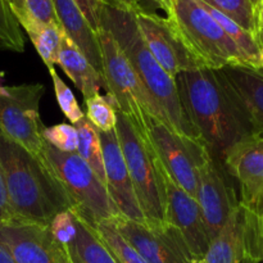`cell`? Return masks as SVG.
I'll list each match as a JSON object with an SVG mask.
<instances>
[{
	"label": "cell",
	"mask_w": 263,
	"mask_h": 263,
	"mask_svg": "<svg viewBox=\"0 0 263 263\" xmlns=\"http://www.w3.org/2000/svg\"><path fill=\"white\" fill-rule=\"evenodd\" d=\"M184 112L215 158L222 162L231 146L251 128L217 69L199 68L176 76Z\"/></svg>",
	"instance_id": "obj_1"
},
{
	"label": "cell",
	"mask_w": 263,
	"mask_h": 263,
	"mask_svg": "<svg viewBox=\"0 0 263 263\" xmlns=\"http://www.w3.org/2000/svg\"><path fill=\"white\" fill-rule=\"evenodd\" d=\"M0 163L15 222L49 225L71 202L43 157H35L0 130Z\"/></svg>",
	"instance_id": "obj_2"
},
{
	"label": "cell",
	"mask_w": 263,
	"mask_h": 263,
	"mask_svg": "<svg viewBox=\"0 0 263 263\" xmlns=\"http://www.w3.org/2000/svg\"><path fill=\"white\" fill-rule=\"evenodd\" d=\"M100 26L107 28L117 41L141 84L163 112L167 125L179 135L203 143L197 128L185 115L177 91L176 79L170 76L149 51L139 30L135 12L104 4Z\"/></svg>",
	"instance_id": "obj_3"
},
{
	"label": "cell",
	"mask_w": 263,
	"mask_h": 263,
	"mask_svg": "<svg viewBox=\"0 0 263 263\" xmlns=\"http://www.w3.org/2000/svg\"><path fill=\"white\" fill-rule=\"evenodd\" d=\"M116 134L144 218L151 223H166L161 162L143 127L135 118L117 112Z\"/></svg>",
	"instance_id": "obj_4"
},
{
	"label": "cell",
	"mask_w": 263,
	"mask_h": 263,
	"mask_svg": "<svg viewBox=\"0 0 263 263\" xmlns=\"http://www.w3.org/2000/svg\"><path fill=\"white\" fill-rule=\"evenodd\" d=\"M166 18L203 68L220 69L231 64L246 66L238 46L199 0H172Z\"/></svg>",
	"instance_id": "obj_5"
},
{
	"label": "cell",
	"mask_w": 263,
	"mask_h": 263,
	"mask_svg": "<svg viewBox=\"0 0 263 263\" xmlns=\"http://www.w3.org/2000/svg\"><path fill=\"white\" fill-rule=\"evenodd\" d=\"M41 157L71 202V210L95 228L121 215L107 187L77 153H62L44 141Z\"/></svg>",
	"instance_id": "obj_6"
},
{
	"label": "cell",
	"mask_w": 263,
	"mask_h": 263,
	"mask_svg": "<svg viewBox=\"0 0 263 263\" xmlns=\"http://www.w3.org/2000/svg\"><path fill=\"white\" fill-rule=\"evenodd\" d=\"M133 117L140 123L157 157L170 176L192 197H197L198 168L211 153L203 143L175 133L170 126L140 109Z\"/></svg>",
	"instance_id": "obj_7"
},
{
	"label": "cell",
	"mask_w": 263,
	"mask_h": 263,
	"mask_svg": "<svg viewBox=\"0 0 263 263\" xmlns=\"http://www.w3.org/2000/svg\"><path fill=\"white\" fill-rule=\"evenodd\" d=\"M97 35L102 53V74L104 77L107 92L115 99L118 112L135 116L139 110L143 109L167 125L162 109L146 91L127 57L109 31L100 27Z\"/></svg>",
	"instance_id": "obj_8"
},
{
	"label": "cell",
	"mask_w": 263,
	"mask_h": 263,
	"mask_svg": "<svg viewBox=\"0 0 263 263\" xmlns=\"http://www.w3.org/2000/svg\"><path fill=\"white\" fill-rule=\"evenodd\" d=\"M0 97V130L32 156L41 157L44 126L40 121V102L45 92L41 84L7 86Z\"/></svg>",
	"instance_id": "obj_9"
},
{
	"label": "cell",
	"mask_w": 263,
	"mask_h": 263,
	"mask_svg": "<svg viewBox=\"0 0 263 263\" xmlns=\"http://www.w3.org/2000/svg\"><path fill=\"white\" fill-rule=\"evenodd\" d=\"M112 221L146 263H193L182 236L168 223L138 222L122 215Z\"/></svg>",
	"instance_id": "obj_10"
},
{
	"label": "cell",
	"mask_w": 263,
	"mask_h": 263,
	"mask_svg": "<svg viewBox=\"0 0 263 263\" xmlns=\"http://www.w3.org/2000/svg\"><path fill=\"white\" fill-rule=\"evenodd\" d=\"M164 186V221L176 229L184 239L193 263L203 258L210 246L204 221L197 199L174 181L161 163Z\"/></svg>",
	"instance_id": "obj_11"
},
{
	"label": "cell",
	"mask_w": 263,
	"mask_h": 263,
	"mask_svg": "<svg viewBox=\"0 0 263 263\" xmlns=\"http://www.w3.org/2000/svg\"><path fill=\"white\" fill-rule=\"evenodd\" d=\"M222 162L208 154L198 168L197 199L210 243L223 228L230 213L239 204L235 192L229 185Z\"/></svg>",
	"instance_id": "obj_12"
},
{
	"label": "cell",
	"mask_w": 263,
	"mask_h": 263,
	"mask_svg": "<svg viewBox=\"0 0 263 263\" xmlns=\"http://www.w3.org/2000/svg\"><path fill=\"white\" fill-rule=\"evenodd\" d=\"M135 15L149 51L170 76L176 79L182 72L203 68L166 17H159L144 9L135 12Z\"/></svg>",
	"instance_id": "obj_13"
},
{
	"label": "cell",
	"mask_w": 263,
	"mask_h": 263,
	"mask_svg": "<svg viewBox=\"0 0 263 263\" xmlns=\"http://www.w3.org/2000/svg\"><path fill=\"white\" fill-rule=\"evenodd\" d=\"M0 246L9 252L17 263H69L48 225L0 223Z\"/></svg>",
	"instance_id": "obj_14"
},
{
	"label": "cell",
	"mask_w": 263,
	"mask_h": 263,
	"mask_svg": "<svg viewBox=\"0 0 263 263\" xmlns=\"http://www.w3.org/2000/svg\"><path fill=\"white\" fill-rule=\"evenodd\" d=\"M226 172L238 181L240 205L248 207L263 195V139L248 135L231 146L222 159Z\"/></svg>",
	"instance_id": "obj_15"
},
{
	"label": "cell",
	"mask_w": 263,
	"mask_h": 263,
	"mask_svg": "<svg viewBox=\"0 0 263 263\" xmlns=\"http://www.w3.org/2000/svg\"><path fill=\"white\" fill-rule=\"evenodd\" d=\"M99 138L103 148L105 187L110 199L123 217L138 222H145L134 192L133 182L128 175L116 130L109 133L99 131Z\"/></svg>",
	"instance_id": "obj_16"
},
{
	"label": "cell",
	"mask_w": 263,
	"mask_h": 263,
	"mask_svg": "<svg viewBox=\"0 0 263 263\" xmlns=\"http://www.w3.org/2000/svg\"><path fill=\"white\" fill-rule=\"evenodd\" d=\"M217 72L243 113L251 135L263 139V67L231 64Z\"/></svg>",
	"instance_id": "obj_17"
},
{
	"label": "cell",
	"mask_w": 263,
	"mask_h": 263,
	"mask_svg": "<svg viewBox=\"0 0 263 263\" xmlns=\"http://www.w3.org/2000/svg\"><path fill=\"white\" fill-rule=\"evenodd\" d=\"M54 10L63 32L73 41L87 61L102 73V53L98 35L73 0H53Z\"/></svg>",
	"instance_id": "obj_18"
},
{
	"label": "cell",
	"mask_w": 263,
	"mask_h": 263,
	"mask_svg": "<svg viewBox=\"0 0 263 263\" xmlns=\"http://www.w3.org/2000/svg\"><path fill=\"white\" fill-rule=\"evenodd\" d=\"M246 257L243 210L238 204L198 263H240Z\"/></svg>",
	"instance_id": "obj_19"
},
{
	"label": "cell",
	"mask_w": 263,
	"mask_h": 263,
	"mask_svg": "<svg viewBox=\"0 0 263 263\" xmlns=\"http://www.w3.org/2000/svg\"><path fill=\"white\" fill-rule=\"evenodd\" d=\"M58 64L72 80L77 90L81 91L84 100L100 94L102 87L107 90L103 74L90 64L82 51L64 32L62 36Z\"/></svg>",
	"instance_id": "obj_20"
},
{
	"label": "cell",
	"mask_w": 263,
	"mask_h": 263,
	"mask_svg": "<svg viewBox=\"0 0 263 263\" xmlns=\"http://www.w3.org/2000/svg\"><path fill=\"white\" fill-rule=\"evenodd\" d=\"M76 215V213H74ZM77 217L71 240L61 246L69 263H118L92 226Z\"/></svg>",
	"instance_id": "obj_21"
},
{
	"label": "cell",
	"mask_w": 263,
	"mask_h": 263,
	"mask_svg": "<svg viewBox=\"0 0 263 263\" xmlns=\"http://www.w3.org/2000/svg\"><path fill=\"white\" fill-rule=\"evenodd\" d=\"M202 3L203 7L208 10V13L215 18L216 22L221 26V28L225 31L226 35H228L229 37L234 41V44L238 46V49L240 50L241 55H243L244 58L246 66L254 67V68L263 67L261 45H259L258 41H257L256 35H253V33L248 32V31H246L244 28H241L240 26L236 25L234 21H231L230 18L223 15L222 13L217 12L216 9L211 8L210 5H207L205 3Z\"/></svg>",
	"instance_id": "obj_22"
},
{
	"label": "cell",
	"mask_w": 263,
	"mask_h": 263,
	"mask_svg": "<svg viewBox=\"0 0 263 263\" xmlns=\"http://www.w3.org/2000/svg\"><path fill=\"white\" fill-rule=\"evenodd\" d=\"M73 126L77 130L76 153L89 164L90 168L95 172V175L105 186L104 161H103V148L99 131L87 121L86 117L80 120Z\"/></svg>",
	"instance_id": "obj_23"
},
{
	"label": "cell",
	"mask_w": 263,
	"mask_h": 263,
	"mask_svg": "<svg viewBox=\"0 0 263 263\" xmlns=\"http://www.w3.org/2000/svg\"><path fill=\"white\" fill-rule=\"evenodd\" d=\"M21 28L28 32L48 23H59L53 0H7Z\"/></svg>",
	"instance_id": "obj_24"
},
{
	"label": "cell",
	"mask_w": 263,
	"mask_h": 263,
	"mask_svg": "<svg viewBox=\"0 0 263 263\" xmlns=\"http://www.w3.org/2000/svg\"><path fill=\"white\" fill-rule=\"evenodd\" d=\"M222 13L248 32H258V5L261 0H200Z\"/></svg>",
	"instance_id": "obj_25"
},
{
	"label": "cell",
	"mask_w": 263,
	"mask_h": 263,
	"mask_svg": "<svg viewBox=\"0 0 263 263\" xmlns=\"http://www.w3.org/2000/svg\"><path fill=\"white\" fill-rule=\"evenodd\" d=\"M241 210L247 257L263 263V195L248 207L241 205Z\"/></svg>",
	"instance_id": "obj_26"
},
{
	"label": "cell",
	"mask_w": 263,
	"mask_h": 263,
	"mask_svg": "<svg viewBox=\"0 0 263 263\" xmlns=\"http://www.w3.org/2000/svg\"><path fill=\"white\" fill-rule=\"evenodd\" d=\"M27 35L40 55L41 61L48 68L58 64L62 36H63V30L59 23L39 26L28 31Z\"/></svg>",
	"instance_id": "obj_27"
},
{
	"label": "cell",
	"mask_w": 263,
	"mask_h": 263,
	"mask_svg": "<svg viewBox=\"0 0 263 263\" xmlns=\"http://www.w3.org/2000/svg\"><path fill=\"white\" fill-rule=\"evenodd\" d=\"M85 117L100 133L116 130L117 123V105L110 94H98L85 100Z\"/></svg>",
	"instance_id": "obj_28"
},
{
	"label": "cell",
	"mask_w": 263,
	"mask_h": 263,
	"mask_svg": "<svg viewBox=\"0 0 263 263\" xmlns=\"http://www.w3.org/2000/svg\"><path fill=\"white\" fill-rule=\"evenodd\" d=\"M94 229L118 263H146L135 248L121 235L112 218L102 221Z\"/></svg>",
	"instance_id": "obj_29"
},
{
	"label": "cell",
	"mask_w": 263,
	"mask_h": 263,
	"mask_svg": "<svg viewBox=\"0 0 263 263\" xmlns=\"http://www.w3.org/2000/svg\"><path fill=\"white\" fill-rule=\"evenodd\" d=\"M0 49L22 53L25 37L7 0H0Z\"/></svg>",
	"instance_id": "obj_30"
},
{
	"label": "cell",
	"mask_w": 263,
	"mask_h": 263,
	"mask_svg": "<svg viewBox=\"0 0 263 263\" xmlns=\"http://www.w3.org/2000/svg\"><path fill=\"white\" fill-rule=\"evenodd\" d=\"M49 69V73L51 76V81H53L54 86V92H55L57 102H58L59 107H61L62 112L66 116L67 120L74 125V123L79 122L80 120L85 117V113L82 112L81 107L77 103L76 97H74L73 91L69 89L68 85L63 81V80L59 77V74L57 73L55 68L51 67Z\"/></svg>",
	"instance_id": "obj_31"
},
{
	"label": "cell",
	"mask_w": 263,
	"mask_h": 263,
	"mask_svg": "<svg viewBox=\"0 0 263 263\" xmlns=\"http://www.w3.org/2000/svg\"><path fill=\"white\" fill-rule=\"evenodd\" d=\"M41 138L62 153H76L77 151V130L71 123H58L43 127Z\"/></svg>",
	"instance_id": "obj_32"
},
{
	"label": "cell",
	"mask_w": 263,
	"mask_h": 263,
	"mask_svg": "<svg viewBox=\"0 0 263 263\" xmlns=\"http://www.w3.org/2000/svg\"><path fill=\"white\" fill-rule=\"evenodd\" d=\"M77 7L82 12V14L86 17L87 22L90 23L91 28L95 33L100 30V17H102V10L104 7L103 0H73Z\"/></svg>",
	"instance_id": "obj_33"
},
{
	"label": "cell",
	"mask_w": 263,
	"mask_h": 263,
	"mask_svg": "<svg viewBox=\"0 0 263 263\" xmlns=\"http://www.w3.org/2000/svg\"><path fill=\"white\" fill-rule=\"evenodd\" d=\"M10 222H15V218L12 212V208H10L9 199H8L4 175H3V167L2 163H0V223Z\"/></svg>",
	"instance_id": "obj_34"
},
{
	"label": "cell",
	"mask_w": 263,
	"mask_h": 263,
	"mask_svg": "<svg viewBox=\"0 0 263 263\" xmlns=\"http://www.w3.org/2000/svg\"><path fill=\"white\" fill-rule=\"evenodd\" d=\"M104 4L112 5V7L123 8V9H130L134 12L143 9L140 5V0H103Z\"/></svg>",
	"instance_id": "obj_35"
},
{
	"label": "cell",
	"mask_w": 263,
	"mask_h": 263,
	"mask_svg": "<svg viewBox=\"0 0 263 263\" xmlns=\"http://www.w3.org/2000/svg\"><path fill=\"white\" fill-rule=\"evenodd\" d=\"M0 263H17L14 261V258L10 256L9 252L2 246H0Z\"/></svg>",
	"instance_id": "obj_36"
},
{
	"label": "cell",
	"mask_w": 263,
	"mask_h": 263,
	"mask_svg": "<svg viewBox=\"0 0 263 263\" xmlns=\"http://www.w3.org/2000/svg\"><path fill=\"white\" fill-rule=\"evenodd\" d=\"M152 2L156 3L161 9L164 10V13H168L170 9H171V4H172V0H152Z\"/></svg>",
	"instance_id": "obj_37"
},
{
	"label": "cell",
	"mask_w": 263,
	"mask_h": 263,
	"mask_svg": "<svg viewBox=\"0 0 263 263\" xmlns=\"http://www.w3.org/2000/svg\"><path fill=\"white\" fill-rule=\"evenodd\" d=\"M263 30V0L259 2L258 5V31Z\"/></svg>",
	"instance_id": "obj_38"
},
{
	"label": "cell",
	"mask_w": 263,
	"mask_h": 263,
	"mask_svg": "<svg viewBox=\"0 0 263 263\" xmlns=\"http://www.w3.org/2000/svg\"><path fill=\"white\" fill-rule=\"evenodd\" d=\"M8 94L7 86H3L2 84V73H0V97H4V95Z\"/></svg>",
	"instance_id": "obj_39"
},
{
	"label": "cell",
	"mask_w": 263,
	"mask_h": 263,
	"mask_svg": "<svg viewBox=\"0 0 263 263\" xmlns=\"http://www.w3.org/2000/svg\"><path fill=\"white\" fill-rule=\"evenodd\" d=\"M256 37H257V41H258L259 45L262 46L263 45V30H259L258 32H257Z\"/></svg>",
	"instance_id": "obj_40"
},
{
	"label": "cell",
	"mask_w": 263,
	"mask_h": 263,
	"mask_svg": "<svg viewBox=\"0 0 263 263\" xmlns=\"http://www.w3.org/2000/svg\"><path fill=\"white\" fill-rule=\"evenodd\" d=\"M240 263H258V262L254 261V259H252V258H248V257H246V258H244Z\"/></svg>",
	"instance_id": "obj_41"
},
{
	"label": "cell",
	"mask_w": 263,
	"mask_h": 263,
	"mask_svg": "<svg viewBox=\"0 0 263 263\" xmlns=\"http://www.w3.org/2000/svg\"><path fill=\"white\" fill-rule=\"evenodd\" d=\"M261 50H262V62H263V45L261 46Z\"/></svg>",
	"instance_id": "obj_42"
}]
</instances>
